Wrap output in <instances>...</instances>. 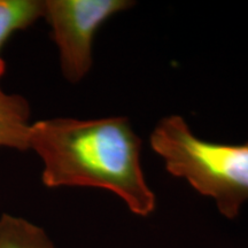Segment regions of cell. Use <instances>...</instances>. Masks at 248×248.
Here are the masks:
<instances>
[{
	"label": "cell",
	"mask_w": 248,
	"mask_h": 248,
	"mask_svg": "<svg viewBox=\"0 0 248 248\" xmlns=\"http://www.w3.org/2000/svg\"><path fill=\"white\" fill-rule=\"evenodd\" d=\"M150 141L167 171L212 198L226 218L239 215L248 202V141L228 145L203 140L179 115L163 117Z\"/></svg>",
	"instance_id": "2"
},
{
	"label": "cell",
	"mask_w": 248,
	"mask_h": 248,
	"mask_svg": "<svg viewBox=\"0 0 248 248\" xmlns=\"http://www.w3.org/2000/svg\"><path fill=\"white\" fill-rule=\"evenodd\" d=\"M30 116L29 101L21 94L7 93L0 84V147L30 151Z\"/></svg>",
	"instance_id": "4"
},
{
	"label": "cell",
	"mask_w": 248,
	"mask_h": 248,
	"mask_svg": "<svg viewBox=\"0 0 248 248\" xmlns=\"http://www.w3.org/2000/svg\"><path fill=\"white\" fill-rule=\"evenodd\" d=\"M30 151L43 162L46 187H94L115 193L138 216L153 213L156 198L141 168V140L122 116L40 120Z\"/></svg>",
	"instance_id": "1"
},
{
	"label": "cell",
	"mask_w": 248,
	"mask_h": 248,
	"mask_svg": "<svg viewBox=\"0 0 248 248\" xmlns=\"http://www.w3.org/2000/svg\"><path fill=\"white\" fill-rule=\"evenodd\" d=\"M132 5L129 0H44L43 17L52 29L62 75L68 82L85 78L92 68L98 29Z\"/></svg>",
	"instance_id": "3"
},
{
	"label": "cell",
	"mask_w": 248,
	"mask_h": 248,
	"mask_svg": "<svg viewBox=\"0 0 248 248\" xmlns=\"http://www.w3.org/2000/svg\"><path fill=\"white\" fill-rule=\"evenodd\" d=\"M0 248H55L38 225L9 214L0 216Z\"/></svg>",
	"instance_id": "6"
},
{
	"label": "cell",
	"mask_w": 248,
	"mask_h": 248,
	"mask_svg": "<svg viewBox=\"0 0 248 248\" xmlns=\"http://www.w3.org/2000/svg\"><path fill=\"white\" fill-rule=\"evenodd\" d=\"M44 15L43 0H0V78L6 71L1 51L16 31L27 29Z\"/></svg>",
	"instance_id": "5"
}]
</instances>
